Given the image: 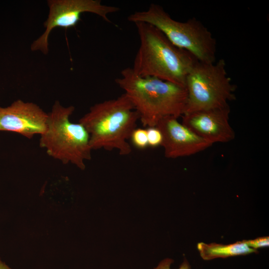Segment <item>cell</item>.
<instances>
[{
  "instance_id": "obj_1",
  "label": "cell",
  "mask_w": 269,
  "mask_h": 269,
  "mask_svg": "<svg viewBox=\"0 0 269 269\" xmlns=\"http://www.w3.org/2000/svg\"><path fill=\"white\" fill-rule=\"evenodd\" d=\"M116 83L138 113L143 127H155L163 118L184 113L187 93L184 86L151 77H140L132 67L123 69Z\"/></svg>"
},
{
  "instance_id": "obj_2",
  "label": "cell",
  "mask_w": 269,
  "mask_h": 269,
  "mask_svg": "<svg viewBox=\"0 0 269 269\" xmlns=\"http://www.w3.org/2000/svg\"><path fill=\"white\" fill-rule=\"evenodd\" d=\"M140 40L134 72L140 77H151L185 87L186 77L197 61L188 51L173 44L153 25L134 23Z\"/></svg>"
},
{
  "instance_id": "obj_3",
  "label": "cell",
  "mask_w": 269,
  "mask_h": 269,
  "mask_svg": "<svg viewBox=\"0 0 269 269\" xmlns=\"http://www.w3.org/2000/svg\"><path fill=\"white\" fill-rule=\"evenodd\" d=\"M139 120L138 113L125 94L91 106L79 121L88 132L93 150L116 149L119 154L132 152L128 140Z\"/></svg>"
},
{
  "instance_id": "obj_4",
  "label": "cell",
  "mask_w": 269,
  "mask_h": 269,
  "mask_svg": "<svg viewBox=\"0 0 269 269\" xmlns=\"http://www.w3.org/2000/svg\"><path fill=\"white\" fill-rule=\"evenodd\" d=\"M74 111L73 106L64 107L56 101L48 113L46 130L40 135L39 145L51 157L84 170L86 161L92 158V149L85 127L70 121Z\"/></svg>"
},
{
  "instance_id": "obj_5",
  "label": "cell",
  "mask_w": 269,
  "mask_h": 269,
  "mask_svg": "<svg viewBox=\"0 0 269 269\" xmlns=\"http://www.w3.org/2000/svg\"><path fill=\"white\" fill-rule=\"evenodd\" d=\"M128 20L153 25L173 44L188 51L199 62L211 63L215 61L216 40L208 28L196 18L185 22L177 21L161 6L151 3L146 10L131 14Z\"/></svg>"
},
{
  "instance_id": "obj_6",
  "label": "cell",
  "mask_w": 269,
  "mask_h": 269,
  "mask_svg": "<svg viewBox=\"0 0 269 269\" xmlns=\"http://www.w3.org/2000/svg\"><path fill=\"white\" fill-rule=\"evenodd\" d=\"M185 88L184 113L224 107L236 98L235 85L227 75L223 59L211 63L197 61L186 77Z\"/></svg>"
},
{
  "instance_id": "obj_7",
  "label": "cell",
  "mask_w": 269,
  "mask_h": 269,
  "mask_svg": "<svg viewBox=\"0 0 269 269\" xmlns=\"http://www.w3.org/2000/svg\"><path fill=\"white\" fill-rule=\"evenodd\" d=\"M47 1L49 12L44 22L45 30L30 46L31 51H40L44 54L48 52L49 36L53 29L75 26L84 12L95 14L110 22L109 14L120 10L118 7L102 4L100 0H48Z\"/></svg>"
},
{
  "instance_id": "obj_8",
  "label": "cell",
  "mask_w": 269,
  "mask_h": 269,
  "mask_svg": "<svg viewBox=\"0 0 269 269\" xmlns=\"http://www.w3.org/2000/svg\"><path fill=\"white\" fill-rule=\"evenodd\" d=\"M48 113L38 105L17 100L10 105L0 106V131L17 133L28 138L46 130Z\"/></svg>"
},
{
  "instance_id": "obj_9",
  "label": "cell",
  "mask_w": 269,
  "mask_h": 269,
  "mask_svg": "<svg viewBox=\"0 0 269 269\" xmlns=\"http://www.w3.org/2000/svg\"><path fill=\"white\" fill-rule=\"evenodd\" d=\"M230 113L229 105L185 113L182 124L212 144L228 142L235 138V133L229 123Z\"/></svg>"
},
{
  "instance_id": "obj_10",
  "label": "cell",
  "mask_w": 269,
  "mask_h": 269,
  "mask_svg": "<svg viewBox=\"0 0 269 269\" xmlns=\"http://www.w3.org/2000/svg\"><path fill=\"white\" fill-rule=\"evenodd\" d=\"M156 127L162 135L161 145L167 158L188 156L201 152L213 144L199 136L177 118L168 116L162 119Z\"/></svg>"
},
{
  "instance_id": "obj_11",
  "label": "cell",
  "mask_w": 269,
  "mask_h": 269,
  "mask_svg": "<svg viewBox=\"0 0 269 269\" xmlns=\"http://www.w3.org/2000/svg\"><path fill=\"white\" fill-rule=\"evenodd\" d=\"M197 248L201 258L206 261L258 252V250L250 248L244 240L228 245L200 242L197 244Z\"/></svg>"
},
{
  "instance_id": "obj_12",
  "label": "cell",
  "mask_w": 269,
  "mask_h": 269,
  "mask_svg": "<svg viewBox=\"0 0 269 269\" xmlns=\"http://www.w3.org/2000/svg\"><path fill=\"white\" fill-rule=\"evenodd\" d=\"M130 138L133 145L138 149H143L148 146L146 129L136 128Z\"/></svg>"
},
{
  "instance_id": "obj_13",
  "label": "cell",
  "mask_w": 269,
  "mask_h": 269,
  "mask_svg": "<svg viewBox=\"0 0 269 269\" xmlns=\"http://www.w3.org/2000/svg\"><path fill=\"white\" fill-rule=\"evenodd\" d=\"M148 146L155 147L161 145L162 135L158 128L149 127L146 129Z\"/></svg>"
},
{
  "instance_id": "obj_14",
  "label": "cell",
  "mask_w": 269,
  "mask_h": 269,
  "mask_svg": "<svg viewBox=\"0 0 269 269\" xmlns=\"http://www.w3.org/2000/svg\"><path fill=\"white\" fill-rule=\"evenodd\" d=\"M244 241L250 248L256 250L269 246V236L258 237L253 240H245Z\"/></svg>"
},
{
  "instance_id": "obj_15",
  "label": "cell",
  "mask_w": 269,
  "mask_h": 269,
  "mask_svg": "<svg viewBox=\"0 0 269 269\" xmlns=\"http://www.w3.org/2000/svg\"><path fill=\"white\" fill-rule=\"evenodd\" d=\"M173 262V261L171 259H165L162 260L153 269H171L170 266ZM177 269H191V266L188 261L185 258Z\"/></svg>"
},
{
  "instance_id": "obj_16",
  "label": "cell",
  "mask_w": 269,
  "mask_h": 269,
  "mask_svg": "<svg viewBox=\"0 0 269 269\" xmlns=\"http://www.w3.org/2000/svg\"><path fill=\"white\" fill-rule=\"evenodd\" d=\"M0 269H11L5 263L0 259Z\"/></svg>"
}]
</instances>
